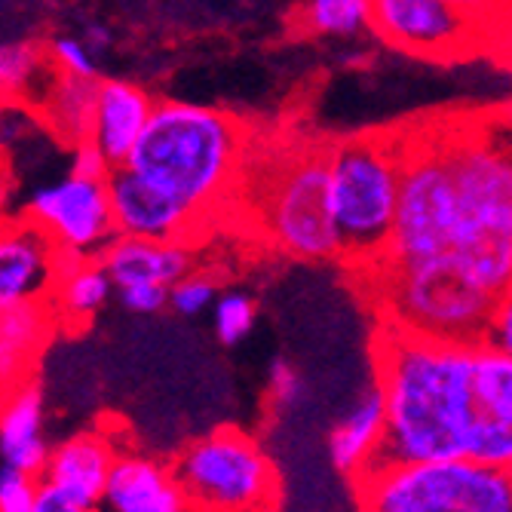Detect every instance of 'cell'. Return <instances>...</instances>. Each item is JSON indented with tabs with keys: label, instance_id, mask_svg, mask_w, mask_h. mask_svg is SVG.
I'll return each mask as SVG.
<instances>
[{
	"label": "cell",
	"instance_id": "obj_1",
	"mask_svg": "<svg viewBox=\"0 0 512 512\" xmlns=\"http://www.w3.org/2000/svg\"><path fill=\"white\" fill-rule=\"evenodd\" d=\"M476 344L417 335L393 322L378 335L384 445L378 463L467 457L479 408L473 396Z\"/></svg>",
	"mask_w": 512,
	"mask_h": 512
},
{
	"label": "cell",
	"instance_id": "obj_2",
	"mask_svg": "<svg viewBox=\"0 0 512 512\" xmlns=\"http://www.w3.org/2000/svg\"><path fill=\"white\" fill-rule=\"evenodd\" d=\"M246 163V126L227 111L157 99L129 154V169L212 218Z\"/></svg>",
	"mask_w": 512,
	"mask_h": 512
},
{
	"label": "cell",
	"instance_id": "obj_3",
	"mask_svg": "<svg viewBox=\"0 0 512 512\" xmlns=\"http://www.w3.org/2000/svg\"><path fill=\"white\" fill-rule=\"evenodd\" d=\"M454 178L451 252L494 298L512 286V160L497 126H439Z\"/></svg>",
	"mask_w": 512,
	"mask_h": 512
},
{
	"label": "cell",
	"instance_id": "obj_4",
	"mask_svg": "<svg viewBox=\"0 0 512 512\" xmlns=\"http://www.w3.org/2000/svg\"><path fill=\"white\" fill-rule=\"evenodd\" d=\"M329 169V215L338 234L341 258L359 270L375 267L390 240L399 169L402 132H368L325 148Z\"/></svg>",
	"mask_w": 512,
	"mask_h": 512
},
{
	"label": "cell",
	"instance_id": "obj_5",
	"mask_svg": "<svg viewBox=\"0 0 512 512\" xmlns=\"http://www.w3.org/2000/svg\"><path fill=\"white\" fill-rule=\"evenodd\" d=\"M368 270L375 276L384 322L417 335L479 344L500 304V298L485 292L454 255L408 264L378 261Z\"/></svg>",
	"mask_w": 512,
	"mask_h": 512
},
{
	"label": "cell",
	"instance_id": "obj_6",
	"mask_svg": "<svg viewBox=\"0 0 512 512\" xmlns=\"http://www.w3.org/2000/svg\"><path fill=\"white\" fill-rule=\"evenodd\" d=\"M362 512H512L509 470L470 457L375 463L356 476Z\"/></svg>",
	"mask_w": 512,
	"mask_h": 512
},
{
	"label": "cell",
	"instance_id": "obj_7",
	"mask_svg": "<svg viewBox=\"0 0 512 512\" xmlns=\"http://www.w3.org/2000/svg\"><path fill=\"white\" fill-rule=\"evenodd\" d=\"M454 178L442 145V129L402 135L399 194L387 252L381 261L408 264L451 252Z\"/></svg>",
	"mask_w": 512,
	"mask_h": 512
},
{
	"label": "cell",
	"instance_id": "obj_8",
	"mask_svg": "<svg viewBox=\"0 0 512 512\" xmlns=\"http://www.w3.org/2000/svg\"><path fill=\"white\" fill-rule=\"evenodd\" d=\"M184 497L206 512H273L276 467L255 436L224 427L184 448L172 467Z\"/></svg>",
	"mask_w": 512,
	"mask_h": 512
},
{
	"label": "cell",
	"instance_id": "obj_9",
	"mask_svg": "<svg viewBox=\"0 0 512 512\" xmlns=\"http://www.w3.org/2000/svg\"><path fill=\"white\" fill-rule=\"evenodd\" d=\"M258 218L279 252L301 261L341 258L329 215L325 148H301L276 163L258 200Z\"/></svg>",
	"mask_w": 512,
	"mask_h": 512
},
{
	"label": "cell",
	"instance_id": "obj_10",
	"mask_svg": "<svg viewBox=\"0 0 512 512\" xmlns=\"http://www.w3.org/2000/svg\"><path fill=\"white\" fill-rule=\"evenodd\" d=\"M368 31L393 50L430 62L470 59L494 40L445 0H371Z\"/></svg>",
	"mask_w": 512,
	"mask_h": 512
},
{
	"label": "cell",
	"instance_id": "obj_11",
	"mask_svg": "<svg viewBox=\"0 0 512 512\" xmlns=\"http://www.w3.org/2000/svg\"><path fill=\"white\" fill-rule=\"evenodd\" d=\"M28 221L50 237L59 252L96 258L114 237L108 188L99 178L68 172L28 200Z\"/></svg>",
	"mask_w": 512,
	"mask_h": 512
},
{
	"label": "cell",
	"instance_id": "obj_12",
	"mask_svg": "<svg viewBox=\"0 0 512 512\" xmlns=\"http://www.w3.org/2000/svg\"><path fill=\"white\" fill-rule=\"evenodd\" d=\"M111 224L117 237L191 243L203 234L206 215L194 212L151 178L138 175L129 166H117L105 178Z\"/></svg>",
	"mask_w": 512,
	"mask_h": 512
},
{
	"label": "cell",
	"instance_id": "obj_13",
	"mask_svg": "<svg viewBox=\"0 0 512 512\" xmlns=\"http://www.w3.org/2000/svg\"><path fill=\"white\" fill-rule=\"evenodd\" d=\"M59 246L31 221H0V313L43 301L53 289Z\"/></svg>",
	"mask_w": 512,
	"mask_h": 512
},
{
	"label": "cell",
	"instance_id": "obj_14",
	"mask_svg": "<svg viewBox=\"0 0 512 512\" xmlns=\"http://www.w3.org/2000/svg\"><path fill=\"white\" fill-rule=\"evenodd\" d=\"M99 506L105 512H188L191 509L169 463L138 451H117Z\"/></svg>",
	"mask_w": 512,
	"mask_h": 512
},
{
	"label": "cell",
	"instance_id": "obj_15",
	"mask_svg": "<svg viewBox=\"0 0 512 512\" xmlns=\"http://www.w3.org/2000/svg\"><path fill=\"white\" fill-rule=\"evenodd\" d=\"M114 457L117 448L108 433L99 430L77 433L59 442L56 448H50V457H46L37 479L53 485L74 503L96 512L105 494L108 473L114 467Z\"/></svg>",
	"mask_w": 512,
	"mask_h": 512
},
{
	"label": "cell",
	"instance_id": "obj_16",
	"mask_svg": "<svg viewBox=\"0 0 512 512\" xmlns=\"http://www.w3.org/2000/svg\"><path fill=\"white\" fill-rule=\"evenodd\" d=\"M154 96L148 89L129 80H102L96 86V114H92L89 145L96 148L111 169L126 166L129 154L142 135L151 111Z\"/></svg>",
	"mask_w": 512,
	"mask_h": 512
},
{
	"label": "cell",
	"instance_id": "obj_17",
	"mask_svg": "<svg viewBox=\"0 0 512 512\" xmlns=\"http://www.w3.org/2000/svg\"><path fill=\"white\" fill-rule=\"evenodd\" d=\"M96 258L111 276L114 289L135 286V283H154L169 289L175 279L194 270L191 243H163V240H138V237L114 234Z\"/></svg>",
	"mask_w": 512,
	"mask_h": 512
},
{
	"label": "cell",
	"instance_id": "obj_18",
	"mask_svg": "<svg viewBox=\"0 0 512 512\" xmlns=\"http://www.w3.org/2000/svg\"><path fill=\"white\" fill-rule=\"evenodd\" d=\"M43 417V393L31 381L0 399V457H4V467L40 476L53 448L46 442Z\"/></svg>",
	"mask_w": 512,
	"mask_h": 512
},
{
	"label": "cell",
	"instance_id": "obj_19",
	"mask_svg": "<svg viewBox=\"0 0 512 512\" xmlns=\"http://www.w3.org/2000/svg\"><path fill=\"white\" fill-rule=\"evenodd\" d=\"M381 445H384V399L378 387H368L329 433V454L341 473L362 476L378 463Z\"/></svg>",
	"mask_w": 512,
	"mask_h": 512
},
{
	"label": "cell",
	"instance_id": "obj_20",
	"mask_svg": "<svg viewBox=\"0 0 512 512\" xmlns=\"http://www.w3.org/2000/svg\"><path fill=\"white\" fill-rule=\"evenodd\" d=\"M111 295H114V283L105 273V267L99 264V258L59 252L53 289L46 295V301H50L56 313V322L86 325L108 304Z\"/></svg>",
	"mask_w": 512,
	"mask_h": 512
},
{
	"label": "cell",
	"instance_id": "obj_21",
	"mask_svg": "<svg viewBox=\"0 0 512 512\" xmlns=\"http://www.w3.org/2000/svg\"><path fill=\"white\" fill-rule=\"evenodd\" d=\"M96 86H99V77L89 80V77H74V74H59V71H53L50 83H46L34 111L40 123L50 129L62 145L77 148L89 142L92 114H96Z\"/></svg>",
	"mask_w": 512,
	"mask_h": 512
},
{
	"label": "cell",
	"instance_id": "obj_22",
	"mask_svg": "<svg viewBox=\"0 0 512 512\" xmlns=\"http://www.w3.org/2000/svg\"><path fill=\"white\" fill-rule=\"evenodd\" d=\"M53 62L43 43H0V105L34 108L53 77Z\"/></svg>",
	"mask_w": 512,
	"mask_h": 512
},
{
	"label": "cell",
	"instance_id": "obj_23",
	"mask_svg": "<svg viewBox=\"0 0 512 512\" xmlns=\"http://www.w3.org/2000/svg\"><path fill=\"white\" fill-rule=\"evenodd\" d=\"M473 396L476 408L485 417L512 421V353L476 344L473 359Z\"/></svg>",
	"mask_w": 512,
	"mask_h": 512
},
{
	"label": "cell",
	"instance_id": "obj_24",
	"mask_svg": "<svg viewBox=\"0 0 512 512\" xmlns=\"http://www.w3.org/2000/svg\"><path fill=\"white\" fill-rule=\"evenodd\" d=\"M371 0H304L295 16V28L310 37L350 40L368 31Z\"/></svg>",
	"mask_w": 512,
	"mask_h": 512
},
{
	"label": "cell",
	"instance_id": "obj_25",
	"mask_svg": "<svg viewBox=\"0 0 512 512\" xmlns=\"http://www.w3.org/2000/svg\"><path fill=\"white\" fill-rule=\"evenodd\" d=\"M467 457L491 470L512 467V421H497V417L479 414V421L470 436Z\"/></svg>",
	"mask_w": 512,
	"mask_h": 512
},
{
	"label": "cell",
	"instance_id": "obj_26",
	"mask_svg": "<svg viewBox=\"0 0 512 512\" xmlns=\"http://www.w3.org/2000/svg\"><path fill=\"white\" fill-rule=\"evenodd\" d=\"M255 316L258 307L246 292H224L212 304V322H215V335L221 344L234 347L246 341L255 329Z\"/></svg>",
	"mask_w": 512,
	"mask_h": 512
},
{
	"label": "cell",
	"instance_id": "obj_27",
	"mask_svg": "<svg viewBox=\"0 0 512 512\" xmlns=\"http://www.w3.org/2000/svg\"><path fill=\"white\" fill-rule=\"evenodd\" d=\"M218 295H221L218 279L212 273L194 267L169 286V304L166 307H172L181 316H200L215 304Z\"/></svg>",
	"mask_w": 512,
	"mask_h": 512
},
{
	"label": "cell",
	"instance_id": "obj_28",
	"mask_svg": "<svg viewBox=\"0 0 512 512\" xmlns=\"http://www.w3.org/2000/svg\"><path fill=\"white\" fill-rule=\"evenodd\" d=\"M267 393L273 399V405L279 408H301L310 396L307 378L289 362V359H273L270 371H267Z\"/></svg>",
	"mask_w": 512,
	"mask_h": 512
},
{
	"label": "cell",
	"instance_id": "obj_29",
	"mask_svg": "<svg viewBox=\"0 0 512 512\" xmlns=\"http://www.w3.org/2000/svg\"><path fill=\"white\" fill-rule=\"evenodd\" d=\"M46 53H50V62L59 74H74V77H89V80L99 77V59L86 50L80 37L59 34L50 40Z\"/></svg>",
	"mask_w": 512,
	"mask_h": 512
},
{
	"label": "cell",
	"instance_id": "obj_30",
	"mask_svg": "<svg viewBox=\"0 0 512 512\" xmlns=\"http://www.w3.org/2000/svg\"><path fill=\"white\" fill-rule=\"evenodd\" d=\"M34 362H37L34 356H28L19 344H13L4 332H0V399L31 381Z\"/></svg>",
	"mask_w": 512,
	"mask_h": 512
},
{
	"label": "cell",
	"instance_id": "obj_31",
	"mask_svg": "<svg viewBox=\"0 0 512 512\" xmlns=\"http://www.w3.org/2000/svg\"><path fill=\"white\" fill-rule=\"evenodd\" d=\"M40 479L13 467L0 470V512H31Z\"/></svg>",
	"mask_w": 512,
	"mask_h": 512
},
{
	"label": "cell",
	"instance_id": "obj_32",
	"mask_svg": "<svg viewBox=\"0 0 512 512\" xmlns=\"http://www.w3.org/2000/svg\"><path fill=\"white\" fill-rule=\"evenodd\" d=\"M445 4L476 22L491 37H497V28H506L509 19V0H445Z\"/></svg>",
	"mask_w": 512,
	"mask_h": 512
},
{
	"label": "cell",
	"instance_id": "obj_33",
	"mask_svg": "<svg viewBox=\"0 0 512 512\" xmlns=\"http://www.w3.org/2000/svg\"><path fill=\"white\" fill-rule=\"evenodd\" d=\"M114 292H117L120 304L138 316H154V313L166 310V304H169V289L154 286V283H135V286H123Z\"/></svg>",
	"mask_w": 512,
	"mask_h": 512
},
{
	"label": "cell",
	"instance_id": "obj_34",
	"mask_svg": "<svg viewBox=\"0 0 512 512\" xmlns=\"http://www.w3.org/2000/svg\"><path fill=\"white\" fill-rule=\"evenodd\" d=\"M482 344L512 353V298L509 295L500 298V304L494 307V313H491V319L485 325Z\"/></svg>",
	"mask_w": 512,
	"mask_h": 512
},
{
	"label": "cell",
	"instance_id": "obj_35",
	"mask_svg": "<svg viewBox=\"0 0 512 512\" xmlns=\"http://www.w3.org/2000/svg\"><path fill=\"white\" fill-rule=\"evenodd\" d=\"M71 172L74 175H83V178H99V181H105L108 172H111V166L105 163V157L96 148H92L89 142H83V145L71 148Z\"/></svg>",
	"mask_w": 512,
	"mask_h": 512
},
{
	"label": "cell",
	"instance_id": "obj_36",
	"mask_svg": "<svg viewBox=\"0 0 512 512\" xmlns=\"http://www.w3.org/2000/svg\"><path fill=\"white\" fill-rule=\"evenodd\" d=\"M31 512H92V509L74 503L62 491H56L53 485L40 482L37 485V494H34V503H31Z\"/></svg>",
	"mask_w": 512,
	"mask_h": 512
},
{
	"label": "cell",
	"instance_id": "obj_37",
	"mask_svg": "<svg viewBox=\"0 0 512 512\" xmlns=\"http://www.w3.org/2000/svg\"><path fill=\"white\" fill-rule=\"evenodd\" d=\"M83 46H86V50L92 53V56H99V53H108V46H111V31L105 28V25H96V22H92V25H86V31H83Z\"/></svg>",
	"mask_w": 512,
	"mask_h": 512
},
{
	"label": "cell",
	"instance_id": "obj_38",
	"mask_svg": "<svg viewBox=\"0 0 512 512\" xmlns=\"http://www.w3.org/2000/svg\"><path fill=\"white\" fill-rule=\"evenodd\" d=\"M4 172H7V163H4V154H0V191H4Z\"/></svg>",
	"mask_w": 512,
	"mask_h": 512
},
{
	"label": "cell",
	"instance_id": "obj_39",
	"mask_svg": "<svg viewBox=\"0 0 512 512\" xmlns=\"http://www.w3.org/2000/svg\"><path fill=\"white\" fill-rule=\"evenodd\" d=\"M188 512H206V509H197V506H191V509H188Z\"/></svg>",
	"mask_w": 512,
	"mask_h": 512
}]
</instances>
